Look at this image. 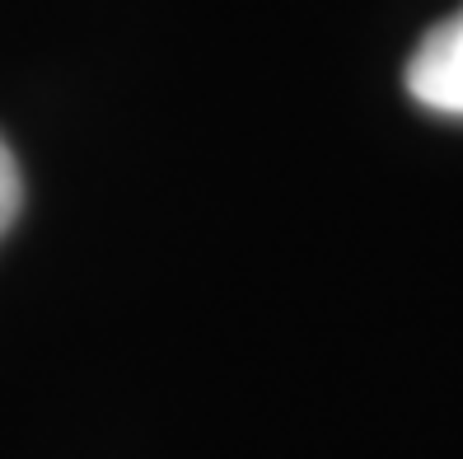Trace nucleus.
Returning <instances> with one entry per match:
<instances>
[{"instance_id": "obj_1", "label": "nucleus", "mask_w": 463, "mask_h": 459, "mask_svg": "<svg viewBox=\"0 0 463 459\" xmlns=\"http://www.w3.org/2000/svg\"><path fill=\"white\" fill-rule=\"evenodd\" d=\"M407 94L430 113L463 118V10L440 19L407 62Z\"/></svg>"}, {"instance_id": "obj_2", "label": "nucleus", "mask_w": 463, "mask_h": 459, "mask_svg": "<svg viewBox=\"0 0 463 459\" xmlns=\"http://www.w3.org/2000/svg\"><path fill=\"white\" fill-rule=\"evenodd\" d=\"M19 202H24V178H19V159L14 150L5 146V137H0V234H5L14 225L19 215Z\"/></svg>"}]
</instances>
